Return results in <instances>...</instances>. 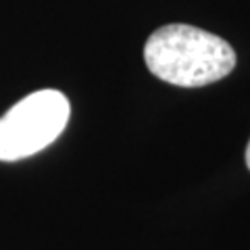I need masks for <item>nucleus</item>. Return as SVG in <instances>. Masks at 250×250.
<instances>
[{
  "instance_id": "obj_1",
  "label": "nucleus",
  "mask_w": 250,
  "mask_h": 250,
  "mask_svg": "<svg viewBox=\"0 0 250 250\" xmlns=\"http://www.w3.org/2000/svg\"><path fill=\"white\" fill-rule=\"evenodd\" d=\"M144 61L159 80L179 88H198L229 75L236 67V52L210 31L173 23L150 34Z\"/></svg>"
},
{
  "instance_id": "obj_2",
  "label": "nucleus",
  "mask_w": 250,
  "mask_h": 250,
  "mask_svg": "<svg viewBox=\"0 0 250 250\" xmlns=\"http://www.w3.org/2000/svg\"><path fill=\"white\" fill-rule=\"evenodd\" d=\"M71 104L59 90L21 98L0 117V161L13 163L44 150L67 127Z\"/></svg>"
},
{
  "instance_id": "obj_3",
  "label": "nucleus",
  "mask_w": 250,
  "mask_h": 250,
  "mask_svg": "<svg viewBox=\"0 0 250 250\" xmlns=\"http://www.w3.org/2000/svg\"><path fill=\"white\" fill-rule=\"evenodd\" d=\"M246 165L250 169V142H248V148H246Z\"/></svg>"
}]
</instances>
